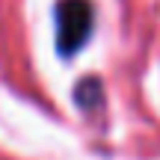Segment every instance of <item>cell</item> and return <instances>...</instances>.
Masks as SVG:
<instances>
[{
  "label": "cell",
  "instance_id": "6da1fadb",
  "mask_svg": "<svg viewBox=\"0 0 160 160\" xmlns=\"http://www.w3.org/2000/svg\"><path fill=\"white\" fill-rule=\"evenodd\" d=\"M53 18H57V51L62 57H74L92 36V24H95L92 3L89 0H57Z\"/></svg>",
  "mask_w": 160,
  "mask_h": 160
},
{
  "label": "cell",
  "instance_id": "7a4b0ae2",
  "mask_svg": "<svg viewBox=\"0 0 160 160\" xmlns=\"http://www.w3.org/2000/svg\"><path fill=\"white\" fill-rule=\"evenodd\" d=\"M74 98H77V107L86 110V113H89L92 107H101V101H104V86H101V80H98V77L80 80L77 89H74Z\"/></svg>",
  "mask_w": 160,
  "mask_h": 160
}]
</instances>
